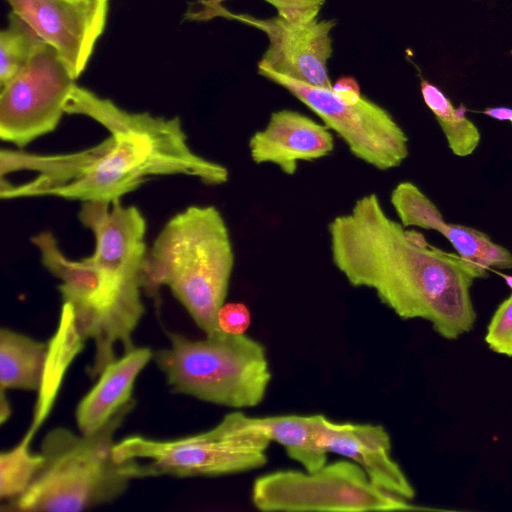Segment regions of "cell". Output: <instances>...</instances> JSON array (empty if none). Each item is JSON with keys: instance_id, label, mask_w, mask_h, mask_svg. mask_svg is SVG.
<instances>
[{"instance_id": "cell-18", "label": "cell", "mask_w": 512, "mask_h": 512, "mask_svg": "<svg viewBox=\"0 0 512 512\" xmlns=\"http://www.w3.org/2000/svg\"><path fill=\"white\" fill-rule=\"evenodd\" d=\"M254 425L271 441L282 445L289 458L313 472L327 464L328 452L319 442V414H283L252 417Z\"/></svg>"}, {"instance_id": "cell-2", "label": "cell", "mask_w": 512, "mask_h": 512, "mask_svg": "<svg viewBox=\"0 0 512 512\" xmlns=\"http://www.w3.org/2000/svg\"><path fill=\"white\" fill-rule=\"evenodd\" d=\"M327 231L332 263L351 286L373 289L400 318L424 319L445 339L473 329L470 289L487 270L392 219L377 194L359 197Z\"/></svg>"}, {"instance_id": "cell-21", "label": "cell", "mask_w": 512, "mask_h": 512, "mask_svg": "<svg viewBox=\"0 0 512 512\" xmlns=\"http://www.w3.org/2000/svg\"><path fill=\"white\" fill-rule=\"evenodd\" d=\"M42 43L25 20L12 11L9 13L8 25L0 32V87L28 65Z\"/></svg>"}, {"instance_id": "cell-24", "label": "cell", "mask_w": 512, "mask_h": 512, "mask_svg": "<svg viewBox=\"0 0 512 512\" xmlns=\"http://www.w3.org/2000/svg\"><path fill=\"white\" fill-rule=\"evenodd\" d=\"M484 340L493 352L512 357V293L494 312Z\"/></svg>"}, {"instance_id": "cell-20", "label": "cell", "mask_w": 512, "mask_h": 512, "mask_svg": "<svg viewBox=\"0 0 512 512\" xmlns=\"http://www.w3.org/2000/svg\"><path fill=\"white\" fill-rule=\"evenodd\" d=\"M420 91L424 103L441 127L452 153L466 157L474 153L481 140L478 127L467 117L466 108L455 107L434 84L422 79Z\"/></svg>"}, {"instance_id": "cell-19", "label": "cell", "mask_w": 512, "mask_h": 512, "mask_svg": "<svg viewBox=\"0 0 512 512\" xmlns=\"http://www.w3.org/2000/svg\"><path fill=\"white\" fill-rule=\"evenodd\" d=\"M48 342L1 328L0 391L9 389L38 392L43 381Z\"/></svg>"}, {"instance_id": "cell-10", "label": "cell", "mask_w": 512, "mask_h": 512, "mask_svg": "<svg viewBox=\"0 0 512 512\" xmlns=\"http://www.w3.org/2000/svg\"><path fill=\"white\" fill-rule=\"evenodd\" d=\"M76 85L56 49L42 43L28 65L1 87V140L23 149L53 132Z\"/></svg>"}, {"instance_id": "cell-26", "label": "cell", "mask_w": 512, "mask_h": 512, "mask_svg": "<svg viewBox=\"0 0 512 512\" xmlns=\"http://www.w3.org/2000/svg\"><path fill=\"white\" fill-rule=\"evenodd\" d=\"M332 90L344 101L348 103L358 102L361 95L360 86L357 80L351 76H342L332 84Z\"/></svg>"}, {"instance_id": "cell-25", "label": "cell", "mask_w": 512, "mask_h": 512, "mask_svg": "<svg viewBox=\"0 0 512 512\" xmlns=\"http://www.w3.org/2000/svg\"><path fill=\"white\" fill-rule=\"evenodd\" d=\"M250 323V311L243 303H224L218 312V325L223 332L244 334Z\"/></svg>"}, {"instance_id": "cell-8", "label": "cell", "mask_w": 512, "mask_h": 512, "mask_svg": "<svg viewBox=\"0 0 512 512\" xmlns=\"http://www.w3.org/2000/svg\"><path fill=\"white\" fill-rule=\"evenodd\" d=\"M251 500L260 511H426L370 481L351 460L325 464L313 472L277 470L255 479Z\"/></svg>"}, {"instance_id": "cell-17", "label": "cell", "mask_w": 512, "mask_h": 512, "mask_svg": "<svg viewBox=\"0 0 512 512\" xmlns=\"http://www.w3.org/2000/svg\"><path fill=\"white\" fill-rule=\"evenodd\" d=\"M85 338L75 322L72 306L62 302L57 330L48 341V354L42 385L38 391L33 420L27 434L34 437L48 417L57 398L65 373L82 351Z\"/></svg>"}, {"instance_id": "cell-16", "label": "cell", "mask_w": 512, "mask_h": 512, "mask_svg": "<svg viewBox=\"0 0 512 512\" xmlns=\"http://www.w3.org/2000/svg\"><path fill=\"white\" fill-rule=\"evenodd\" d=\"M153 356L149 347H134L103 369L76 407L75 420L81 433L96 431L133 399L135 381Z\"/></svg>"}, {"instance_id": "cell-7", "label": "cell", "mask_w": 512, "mask_h": 512, "mask_svg": "<svg viewBox=\"0 0 512 512\" xmlns=\"http://www.w3.org/2000/svg\"><path fill=\"white\" fill-rule=\"evenodd\" d=\"M41 263L56 278L62 302L72 306L75 322L85 339L95 344L94 362L106 365L115 359V345L133 346L132 334L144 309L127 300L91 257L71 260L55 235L41 231L31 237Z\"/></svg>"}, {"instance_id": "cell-5", "label": "cell", "mask_w": 512, "mask_h": 512, "mask_svg": "<svg viewBox=\"0 0 512 512\" xmlns=\"http://www.w3.org/2000/svg\"><path fill=\"white\" fill-rule=\"evenodd\" d=\"M168 338L153 360L172 392L234 409L263 401L272 373L259 341L223 331L201 340L172 332Z\"/></svg>"}, {"instance_id": "cell-30", "label": "cell", "mask_w": 512, "mask_h": 512, "mask_svg": "<svg viewBox=\"0 0 512 512\" xmlns=\"http://www.w3.org/2000/svg\"><path fill=\"white\" fill-rule=\"evenodd\" d=\"M510 123L512 124V120L510 121Z\"/></svg>"}, {"instance_id": "cell-27", "label": "cell", "mask_w": 512, "mask_h": 512, "mask_svg": "<svg viewBox=\"0 0 512 512\" xmlns=\"http://www.w3.org/2000/svg\"><path fill=\"white\" fill-rule=\"evenodd\" d=\"M483 114L497 119V120H504V121H511L512 120V109L508 107H491L486 108L483 111Z\"/></svg>"}, {"instance_id": "cell-11", "label": "cell", "mask_w": 512, "mask_h": 512, "mask_svg": "<svg viewBox=\"0 0 512 512\" xmlns=\"http://www.w3.org/2000/svg\"><path fill=\"white\" fill-rule=\"evenodd\" d=\"M216 16L237 20L266 35L268 45L257 68L269 69L313 86L332 88L328 61L333 54L331 32L336 26L335 20L315 18L296 22L278 15L262 19L232 13L222 6L207 12L203 19Z\"/></svg>"}, {"instance_id": "cell-3", "label": "cell", "mask_w": 512, "mask_h": 512, "mask_svg": "<svg viewBox=\"0 0 512 512\" xmlns=\"http://www.w3.org/2000/svg\"><path fill=\"white\" fill-rule=\"evenodd\" d=\"M135 399L90 434L55 427L43 437L44 462L29 487L1 506L9 512H79L122 496L132 481L147 478L144 463L117 460L116 431L134 409Z\"/></svg>"}, {"instance_id": "cell-28", "label": "cell", "mask_w": 512, "mask_h": 512, "mask_svg": "<svg viewBox=\"0 0 512 512\" xmlns=\"http://www.w3.org/2000/svg\"><path fill=\"white\" fill-rule=\"evenodd\" d=\"M0 394V423L4 424L11 414V408L6 399L5 392L0 391Z\"/></svg>"}, {"instance_id": "cell-4", "label": "cell", "mask_w": 512, "mask_h": 512, "mask_svg": "<svg viewBox=\"0 0 512 512\" xmlns=\"http://www.w3.org/2000/svg\"><path fill=\"white\" fill-rule=\"evenodd\" d=\"M235 255L226 221L213 205L189 206L163 226L144 265V289L167 286L206 336L222 332Z\"/></svg>"}, {"instance_id": "cell-22", "label": "cell", "mask_w": 512, "mask_h": 512, "mask_svg": "<svg viewBox=\"0 0 512 512\" xmlns=\"http://www.w3.org/2000/svg\"><path fill=\"white\" fill-rule=\"evenodd\" d=\"M33 437L27 433L13 448L0 454V498L12 500L29 487L40 470L44 457L29 446Z\"/></svg>"}, {"instance_id": "cell-1", "label": "cell", "mask_w": 512, "mask_h": 512, "mask_svg": "<svg viewBox=\"0 0 512 512\" xmlns=\"http://www.w3.org/2000/svg\"><path fill=\"white\" fill-rule=\"evenodd\" d=\"M65 112L93 119L110 136L93 147L65 154L40 155L2 149L1 177L20 170L38 173L20 185L2 178V199L50 196L81 203L113 202L153 176L185 175L210 186L223 185L229 180L224 165L191 149L177 116L130 112L78 85Z\"/></svg>"}, {"instance_id": "cell-14", "label": "cell", "mask_w": 512, "mask_h": 512, "mask_svg": "<svg viewBox=\"0 0 512 512\" xmlns=\"http://www.w3.org/2000/svg\"><path fill=\"white\" fill-rule=\"evenodd\" d=\"M334 147V135L328 126L291 109L274 111L265 127L248 141L255 164L276 165L288 176L296 173L299 161L319 160L331 154Z\"/></svg>"}, {"instance_id": "cell-12", "label": "cell", "mask_w": 512, "mask_h": 512, "mask_svg": "<svg viewBox=\"0 0 512 512\" xmlns=\"http://www.w3.org/2000/svg\"><path fill=\"white\" fill-rule=\"evenodd\" d=\"M56 49L77 80L103 34L109 0H5Z\"/></svg>"}, {"instance_id": "cell-29", "label": "cell", "mask_w": 512, "mask_h": 512, "mask_svg": "<svg viewBox=\"0 0 512 512\" xmlns=\"http://www.w3.org/2000/svg\"><path fill=\"white\" fill-rule=\"evenodd\" d=\"M503 279L505 280L506 284L511 288L512 290V276L511 275H506V274H500Z\"/></svg>"}, {"instance_id": "cell-23", "label": "cell", "mask_w": 512, "mask_h": 512, "mask_svg": "<svg viewBox=\"0 0 512 512\" xmlns=\"http://www.w3.org/2000/svg\"><path fill=\"white\" fill-rule=\"evenodd\" d=\"M225 0H201L204 8L197 12V19H202L208 11L221 6ZM271 4L277 15L290 21L306 22L318 18L326 0H264Z\"/></svg>"}, {"instance_id": "cell-15", "label": "cell", "mask_w": 512, "mask_h": 512, "mask_svg": "<svg viewBox=\"0 0 512 512\" xmlns=\"http://www.w3.org/2000/svg\"><path fill=\"white\" fill-rule=\"evenodd\" d=\"M399 222L442 234L463 259L489 269H512V253L484 232L465 225L447 223L436 205L410 181L398 183L390 194Z\"/></svg>"}, {"instance_id": "cell-13", "label": "cell", "mask_w": 512, "mask_h": 512, "mask_svg": "<svg viewBox=\"0 0 512 512\" xmlns=\"http://www.w3.org/2000/svg\"><path fill=\"white\" fill-rule=\"evenodd\" d=\"M319 442L328 453L359 465L377 487L407 500L415 489L391 455V439L380 424L335 422L319 414Z\"/></svg>"}, {"instance_id": "cell-9", "label": "cell", "mask_w": 512, "mask_h": 512, "mask_svg": "<svg viewBox=\"0 0 512 512\" xmlns=\"http://www.w3.org/2000/svg\"><path fill=\"white\" fill-rule=\"evenodd\" d=\"M259 75L283 87L335 132L357 159L380 171L399 167L409 156V139L391 113L365 96L342 100L332 88L313 86L265 68Z\"/></svg>"}, {"instance_id": "cell-6", "label": "cell", "mask_w": 512, "mask_h": 512, "mask_svg": "<svg viewBox=\"0 0 512 512\" xmlns=\"http://www.w3.org/2000/svg\"><path fill=\"white\" fill-rule=\"evenodd\" d=\"M271 441L241 411L226 414L213 428L168 440L132 435L116 442L117 460H145L147 478L222 476L264 466Z\"/></svg>"}]
</instances>
